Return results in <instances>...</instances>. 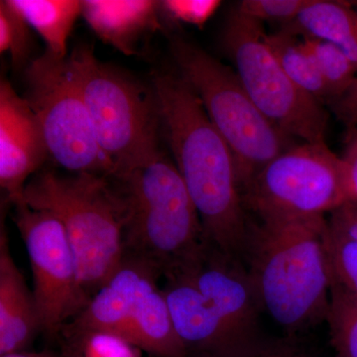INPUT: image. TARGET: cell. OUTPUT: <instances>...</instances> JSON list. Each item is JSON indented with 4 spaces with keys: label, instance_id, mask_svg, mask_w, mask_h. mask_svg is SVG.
<instances>
[{
    "label": "cell",
    "instance_id": "13",
    "mask_svg": "<svg viewBox=\"0 0 357 357\" xmlns=\"http://www.w3.org/2000/svg\"><path fill=\"white\" fill-rule=\"evenodd\" d=\"M6 230L0 234V356L23 351L41 332L34 295L14 261Z\"/></svg>",
    "mask_w": 357,
    "mask_h": 357
},
{
    "label": "cell",
    "instance_id": "12",
    "mask_svg": "<svg viewBox=\"0 0 357 357\" xmlns=\"http://www.w3.org/2000/svg\"><path fill=\"white\" fill-rule=\"evenodd\" d=\"M50 156L38 116L7 79L0 84V185L14 206L27 180Z\"/></svg>",
    "mask_w": 357,
    "mask_h": 357
},
{
    "label": "cell",
    "instance_id": "24",
    "mask_svg": "<svg viewBox=\"0 0 357 357\" xmlns=\"http://www.w3.org/2000/svg\"><path fill=\"white\" fill-rule=\"evenodd\" d=\"M67 342L77 349L82 357H134L133 347L105 333H91Z\"/></svg>",
    "mask_w": 357,
    "mask_h": 357
},
{
    "label": "cell",
    "instance_id": "28",
    "mask_svg": "<svg viewBox=\"0 0 357 357\" xmlns=\"http://www.w3.org/2000/svg\"><path fill=\"white\" fill-rule=\"evenodd\" d=\"M328 223L357 241V203L349 202L333 211Z\"/></svg>",
    "mask_w": 357,
    "mask_h": 357
},
{
    "label": "cell",
    "instance_id": "4",
    "mask_svg": "<svg viewBox=\"0 0 357 357\" xmlns=\"http://www.w3.org/2000/svg\"><path fill=\"white\" fill-rule=\"evenodd\" d=\"M23 204L48 211L63 225L89 302L124 256L121 206L109 177L45 171L26 185Z\"/></svg>",
    "mask_w": 357,
    "mask_h": 357
},
{
    "label": "cell",
    "instance_id": "18",
    "mask_svg": "<svg viewBox=\"0 0 357 357\" xmlns=\"http://www.w3.org/2000/svg\"><path fill=\"white\" fill-rule=\"evenodd\" d=\"M326 321L337 357H357V300L335 282Z\"/></svg>",
    "mask_w": 357,
    "mask_h": 357
},
{
    "label": "cell",
    "instance_id": "2",
    "mask_svg": "<svg viewBox=\"0 0 357 357\" xmlns=\"http://www.w3.org/2000/svg\"><path fill=\"white\" fill-rule=\"evenodd\" d=\"M328 220H251L245 266L262 311L290 335L326 321L332 270Z\"/></svg>",
    "mask_w": 357,
    "mask_h": 357
},
{
    "label": "cell",
    "instance_id": "8",
    "mask_svg": "<svg viewBox=\"0 0 357 357\" xmlns=\"http://www.w3.org/2000/svg\"><path fill=\"white\" fill-rule=\"evenodd\" d=\"M259 222L325 218L347 203L340 156L326 143L293 145L263 167L241 191Z\"/></svg>",
    "mask_w": 357,
    "mask_h": 357
},
{
    "label": "cell",
    "instance_id": "19",
    "mask_svg": "<svg viewBox=\"0 0 357 357\" xmlns=\"http://www.w3.org/2000/svg\"><path fill=\"white\" fill-rule=\"evenodd\" d=\"M314 56L319 72L328 86L330 98L335 100L347 91L356 79L357 70L349 58L330 42L321 40L302 38Z\"/></svg>",
    "mask_w": 357,
    "mask_h": 357
},
{
    "label": "cell",
    "instance_id": "17",
    "mask_svg": "<svg viewBox=\"0 0 357 357\" xmlns=\"http://www.w3.org/2000/svg\"><path fill=\"white\" fill-rule=\"evenodd\" d=\"M267 43L289 79L307 95L323 103L330 98L328 86L314 56L303 39L285 30L266 35Z\"/></svg>",
    "mask_w": 357,
    "mask_h": 357
},
{
    "label": "cell",
    "instance_id": "30",
    "mask_svg": "<svg viewBox=\"0 0 357 357\" xmlns=\"http://www.w3.org/2000/svg\"><path fill=\"white\" fill-rule=\"evenodd\" d=\"M64 357H82V356L77 349H75L74 347H70V345H68V349L67 351H66Z\"/></svg>",
    "mask_w": 357,
    "mask_h": 357
},
{
    "label": "cell",
    "instance_id": "15",
    "mask_svg": "<svg viewBox=\"0 0 357 357\" xmlns=\"http://www.w3.org/2000/svg\"><path fill=\"white\" fill-rule=\"evenodd\" d=\"M282 29L302 38L321 40L337 46L357 70V8L328 0H311L297 17Z\"/></svg>",
    "mask_w": 357,
    "mask_h": 357
},
{
    "label": "cell",
    "instance_id": "25",
    "mask_svg": "<svg viewBox=\"0 0 357 357\" xmlns=\"http://www.w3.org/2000/svg\"><path fill=\"white\" fill-rule=\"evenodd\" d=\"M227 357H312L295 342L259 338Z\"/></svg>",
    "mask_w": 357,
    "mask_h": 357
},
{
    "label": "cell",
    "instance_id": "7",
    "mask_svg": "<svg viewBox=\"0 0 357 357\" xmlns=\"http://www.w3.org/2000/svg\"><path fill=\"white\" fill-rule=\"evenodd\" d=\"M261 21L236 7L222 31V46L258 109L282 133L307 143H326L328 115L323 103L289 79L267 43Z\"/></svg>",
    "mask_w": 357,
    "mask_h": 357
},
{
    "label": "cell",
    "instance_id": "9",
    "mask_svg": "<svg viewBox=\"0 0 357 357\" xmlns=\"http://www.w3.org/2000/svg\"><path fill=\"white\" fill-rule=\"evenodd\" d=\"M25 100L38 116L49 153L74 174L112 176V168L93 135L69 55L45 51L25 69Z\"/></svg>",
    "mask_w": 357,
    "mask_h": 357
},
{
    "label": "cell",
    "instance_id": "11",
    "mask_svg": "<svg viewBox=\"0 0 357 357\" xmlns=\"http://www.w3.org/2000/svg\"><path fill=\"white\" fill-rule=\"evenodd\" d=\"M164 279L174 326L188 356L227 357L256 342L231 326L184 272H173Z\"/></svg>",
    "mask_w": 357,
    "mask_h": 357
},
{
    "label": "cell",
    "instance_id": "21",
    "mask_svg": "<svg viewBox=\"0 0 357 357\" xmlns=\"http://www.w3.org/2000/svg\"><path fill=\"white\" fill-rule=\"evenodd\" d=\"M326 248L332 282L357 300V241L328 222Z\"/></svg>",
    "mask_w": 357,
    "mask_h": 357
},
{
    "label": "cell",
    "instance_id": "3",
    "mask_svg": "<svg viewBox=\"0 0 357 357\" xmlns=\"http://www.w3.org/2000/svg\"><path fill=\"white\" fill-rule=\"evenodd\" d=\"M109 178L121 206L124 255L153 265L162 278L198 259L208 243L173 159L159 150Z\"/></svg>",
    "mask_w": 357,
    "mask_h": 357
},
{
    "label": "cell",
    "instance_id": "10",
    "mask_svg": "<svg viewBox=\"0 0 357 357\" xmlns=\"http://www.w3.org/2000/svg\"><path fill=\"white\" fill-rule=\"evenodd\" d=\"M15 208L14 220L31 264L32 292L41 332L53 340L89 301L79 285L74 253L58 218L25 204Z\"/></svg>",
    "mask_w": 357,
    "mask_h": 357
},
{
    "label": "cell",
    "instance_id": "26",
    "mask_svg": "<svg viewBox=\"0 0 357 357\" xmlns=\"http://www.w3.org/2000/svg\"><path fill=\"white\" fill-rule=\"evenodd\" d=\"M340 158L344 167L347 203H357V134L347 132V145Z\"/></svg>",
    "mask_w": 357,
    "mask_h": 357
},
{
    "label": "cell",
    "instance_id": "23",
    "mask_svg": "<svg viewBox=\"0 0 357 357\" xmlns=\"http://www.w3.org/2000/svg\"><path fill=\"white\" fill-rule=\"evenodd\" d=\"M217 0H164L159 1L160 14L173 22L204 25L217 11Z\"/></svg>",
    "mask_w": 357,
    "mask_h": 357
},
{
    "label": "cell",
    "instance_id": "20",
    "mask_svg": "<svg viewBox=\"0 0 357 357\" xmlns=\"http://www.w3.org/2000/svg\"><path fill=\"white\" fill-rule=\"evenodd\" d=\"M31 27L11 0L0 1V52L8 53L15 69H22L31 54ZM27 67V66H26Z\"/></svg>",
    "mask_w": 357,
    "mask_h": 357
},
{
    "label": "cell",
    "instance_id": "22",
    "mask_svg": "<svg viewBox=\"0 0 357 357\" xmlns=\"http://www.w3.org/2000/svg\"><path fill=\"white\" fill-rule=\"evenodd\" d=\"M311 0H244L236 6L241 13L258 21H274L287 25Z\"/></svg>",
    "mask_w": 357,
    "mask_h": 357
},
{
    "label": "cell",
    "instance_id": "27",
    "mask_svg": "<svg viewBox=\"0 0 357 357\" xmlns=\"http://www.w3.org/2000/svg\"><path fill=\"white\" fill-rule=\"evenodd\" d=\"M335 114L347 128V132L357 134V77L342 96L328 102Z\"/></svg>",
    "mask_w": 357,
    "mask_h": 357
},
{
    "label": "cell",
    "instance_id": "1",
    "mask_svg": "<svg viewBox=\"0 0 357 357\" xmlns=\"http://www.w3.org/2000/svg\"><path fill=\"white\" fill-rule=\"evenodd\" d=\"M161 128L198 211L206 243L245 265L251 218L234 154L177 70L155 74Z\"/></svg>",
    "mask_w": 357,
    "mask_h": 357
},
{
    "label": "cell",
    "instance_id": "6",
    "mask_svg": "<svg viewBox=\"0 0 357 357\" xmlns=\"http://www.w3.org/2000/svg\"><path fill=\"white\" fill-rule=\"evenodd\" d=\"M169 46L178 72L231 150L243 191L263 167L295 142L258 109L236 70L182 37L171 36Z\"/></svg>",
    "mask_w": 357,
    "mask_h": 357
},
{
    "label": "cell",
    "instance_id": "29",
    "mask_svg": "<svg viewBox=\"0 0 357 357\" xmlns=\"http://www.w3.org/2000/svg\"><path fill=\"white\" fill-rule=\"evenodd\" d=\"M0 357H57L55 354H52L49 351H41V352H24L18 351L13 352V354H6V356H1Z\"/></svg>",
    "mask_w": 357,
    "mask_h": 357
},
{
    "label": "cell",
    "instance_id": "14",
    "mask_svg": "<svg viewBox=\"0 0 357 357\" xmlns=\"http://www.w3.org/2000/svg\"><path fill=\"white\" fill-rule=\"evenodd\" d=\"M82 15L105 43L124 54H138L142 40L162 27L159 1L84 0Z\"/></svg>",
    "mask_w": 357,
    "mask_h": 357
},
{
    "label": "cell",
    "instance_id": "5",
    "mask_svg": "<svg viewBox=\"0 0 357 357\" xmlns=\"http://www.w3.org/2000/svg\"><path fill=\"white\" fill-rule=\"evenodd\" d=\"M69 61L110 177L130 172L156 154L161 119L154 91L100 62L91 47L75 49Z\"/></svg>",
    "mask_w": 357,
    "mask_h": 357
},
{
    "label": "cell",
    "instance_id": "16",
    "mask_svg": "<svg viewBox=\"0 0 357 357\" xmlns=\"http://www.w3.org/2000/svg\"><path fill=\"white\" fill-rule=\"evenodd\" d=\"M11 3L43 38L47 51L59 58L68 57V40L75 22L82 15L81 1L11 0Z\"/></svg>",
    "mask_w": 357,
    "mask_h": 357
}]
</instances>
